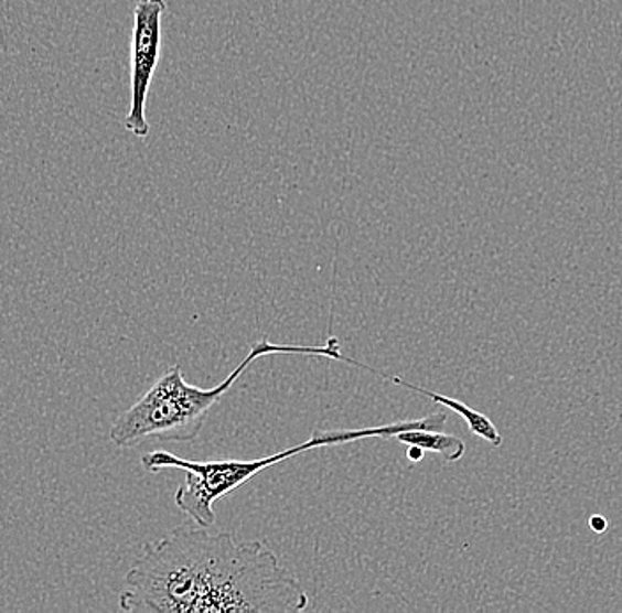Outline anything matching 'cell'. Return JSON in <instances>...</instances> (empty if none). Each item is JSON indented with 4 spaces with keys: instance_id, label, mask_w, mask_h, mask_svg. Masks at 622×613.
<instances>
[{
    "instance_id": "obj_1",
    "label": "cell",
    "mask_w": 622,
    "mask_h": 613,
    "mask_svg": "<svg viewBox=\"0 0 622 613\" xmlns=\"http://www.w3.org/2000/svg\"><path fill=\"white\" fill-rule=\"evenodd\" d=\"M128 613H298L310 598L266 541L184 521L143 548L125 578Z\"/></svg>"
},
{
    "instance_id": "obj_2",
    "label": "cell",
    "mask_w": 622,
    "mask_h": 613,
    "mask_svg": "<svg viewBox=\"0 0 622 613\" xmlns=\"http://www.w3.org/2000/svg\"><path fill=\"white\" fill-rule=\"evenodd\" d=\"M311 356L342 361L354 365L356 359L343 357L336 336L324 345H276L267 338L258 340L249 348L248 356L240 361L230 375L218 386H193L184 378L181 366H170L156 380L146 395L120 413L110 428V440L119 448H137L146 440L160 442H190L201 435L213 407L222 401L255 361L266 356Z\"/></svg>"
},
{
    "instance_id": "obj_3",
    "label": "cell",
    "mask_w": 622,
    "mask_h": 613,
    "mask_svg": "<svg viewBox=\"0 0 622 613\" xmlns=\"http://www.w3.org/2000/svg\"><path fill=\"white\" fill-rule=\"evenodd\" d=\"M448 422V413L436 412L425 418L407 419V421L389 422L383 427L360 428V430H331L315 431L310 439L301 444L292 445L280 453L271 456L239 462V460H207V462H195L186 458L178 456L165 449L151 451L142 456V467L151 474L179 469L186 474L184 485L175 492V506L190 516L196 524L204 527H213L216 524L214 515V503L219 498L227 497L232 492L248 483L251 477L257 476L266 469L278 465V463L307 453L311 449L330 448V445L352 444L357 440L365 439H395L401 431L409 430H444Z\"/></svg>"
},
{
    "instance_id": "obj_4",
    "label": "cell",
    "mask_w": 622,
    "mask_h": 613,
    "mask_svg": "<svg viewBox=\"0 0 622 613\" xmlns=\"http://www.w3.org/2000/svg\"><path fill=\"white\" fill-rule=\"evenodd\" d=\"M167 13V0H138L131 34V103L125 128L137 138H147L151 126L146 117L147 96L160 61L161 19Z\"/></svg>"
},
{
    "instance_id": "obj_5",
    "label": "cell",
    "mask_w": 622,
    "mask_h": 613,
    "mask_svg": "<svg viewBox=\"0 0 622 613\" xmlns=\"http://www.w3.org/2000/svg\"><path fill=\"white\" fill-rule=\"evenodd\" d=\"M398 442L407 445H418L425 453L442 454L446 462H458L465 454L467 445L460 437L449 435L437 430L401 431L395 437Z\"/></svg>"
},
{
    "instance_id": "obj_6",
    "label": "cell",
    "mask_w": 622,
    "mask_h": 613,
    "mask_svg": "<svg viewBox=\"0 0 622 613\" xmlns=\"http://www.w3.org/2000/svg\"><path fill=\"white\" fill-rule=\"evenodd\" d=\"M589 527H591L596 534H603L607 527H609V521L604 520L601 515H594L589 518Z\"/></svg>"
},
{
    "instance_id": "obj_7",
    "label": "cell",
    "mask_w": 622,
    "mask_h": 613,
    "mask_svg": "<svg viewBox=\"0 0 622 613\" xmlns=\"http://www.w3.org/2000/svg\"><path fill=\"white\" fill-rule=\"evenodd\" d=\"M422 456H425V451L418 448V445H409V448H407V458H409L410 462L419 463Z\"/></svg>"
}]
</instances>
